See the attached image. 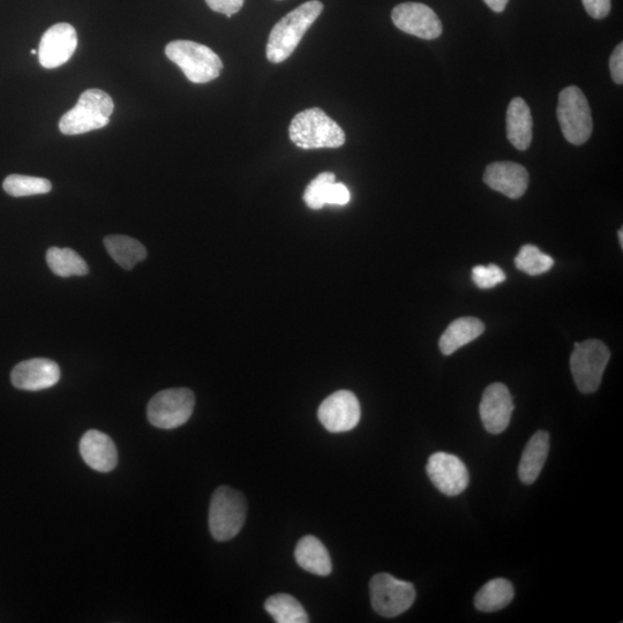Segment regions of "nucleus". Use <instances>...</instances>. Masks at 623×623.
Listing matches in <instances>:
<instances>
[{
  "label": "nucleus",
  "mask_w": 623,
  "mask_h": 623,
  "mask_svg": "<svg viewBox=\"0 0 623 623\" xmlns=\"http://www.w3.org/2000/svg\"><path fill=\"white\" fill-rule=\"evenodd\" d=\"M324 11V4L311 0L297 7L283 17L269 35L266 54L270 63L279 64L287 60L303 40L307 30Z\"/></svg>",
  "instance_id": "obj_1"
},
{
  "label": "nucleus",
  "mask_w": 623,
  "mask_h": 623,
  "mask_svg": "<svg viewBox=\"0 0 623 623\" xmlns=\"http://www.w3.org/2000/svg\"><path fill=\"white\" fill-rule=\"evenodd\" d=\"M290 139L303 149L340 148L345 142L342 127L320 108L307 109L292 119Z\"/></svg>",
  "instance_id": "obj_2"
},
{
  "label": "nucleus",
  "mask_w": 623,
  "mask_h": 623,
  "mask_svg": "<svg viewBox=\"0 0 623 623\" xmlns=\"http://www.w3.org/2000/svg\"><path fill=\"white\" fill-rule=\"evenodd\" d=\"M114 109L109 94L101 89H88L81 94L75 107L60 119L59 130L64 135H79L103 129L109 124Z\"/></svg>",
  "instance_id": "obj_3"
},
{
  "label": "nucleus",
  "mask_w": 623,
  "mask_h": 623,
  "mask_svg": "<svg viewBox=\"0 0 623 623\" xmlns=\"http://www.w3.org/2000/svg\"><path fill=\"white\" fill-rule=\"evenodd\" d=\"M165 55L194 84H207L219 78L223 69L221 58L212 49L193 41H172L165 48Z\"/></svg>",
  "instance_id": "obj_4"
},
{
  "label": "nucleus",
  "mask_w": 623,
  "mask_h": 623,
  "mask_svg": "<svg viewBox=\"0 0 623 623\" xmlns=\"http://www.w3.org/2000/svg\"><path fill=\"white\" fill-rule=\"evenodd\" d=\"M247 504L242 493L228 486L217 489L210 500L209 530L217 542H228L242 531Z\"/></svg>",
  "instance_id": "obj_5"
},
{
  "label": "nucleus",
  "mask_w": 623,
  "mask_h": 623,
  "mask_svg": "<svg viewBox=\"0 0 623 623\" xmlns=\"http://www.w3.org/2000/svg\"><path fill=\"white\" fill-rule=\"evenodd\" d=\"M557 114L561 132L570 144L582 146L590 139L594 122L587 97L579 87L561 90Z\"/></svg>",
  "instance_id": "obj_6"
},
{
  "label": "nucleus",
  "mask_w": 623,
  "mask_h": 623,
  "mask_svg": "<svg viewBox=\"0 0 623 623\" xmlns=\"http://www.w3.org/2000/svg\"><path fill=\"white\" fill-rule=\"evenodd\" d=\"M610 358V349L602 341L588 340L575 343V350L570 357V371L581 393L597 392Z\"/></svg>",
  "instance_id": "obj_7"
},
{
  "label": "nucleus",
  "mask_w": 623,
  "mask_h": 623,
  "mask_svg": "<svg viewBox=\"0 0 623 623\" xmlns=\"http://www.w3.org/2000/svg\"><path fill=\"white\" fill-rule=\"evenodd\" d=\"M195 397L187 388L163 390L150 400L147 408L149 423L162 430H174L189 422Z\"/></svg>",
  "instance_id": "obj_8"
},
{
  "label": "nucleus",
  "mask_w": 623,
  "mask_h": 623,
  "mask_svg": "<svg viewBox=\"0 0 623 623\" xmlns=\"http://www.w3.org/2000/svg\"><path fill=\"white\" fill-rule=\"evenodd\" d=\"M370 595L375 612L381 617L395 618L414 605L416 590L410 582L381 573L373 576L370 582Z\"/></svg>",
  "instance_id": "obj_9"
},
{
  "label": "nucleus",
  "mask_w": 623,
  "mask_h": 623,
  "mask_svg": "<svg viewBox=\"0 0 623 623\" xmlns=\"http://www.w3.org/2000/svg\"><path fill=\"white\" fill-rule=\"evenodd\" d=\"M362 410L357 396L349 390H339L321 403L318 410L320 423L330 433L354 430L360 422Z\"/></svg>",
  "instance_id": "obj_10"
},
{
  "label": "nucleus",
  "mask_w": 623,
  "mask_h": 623,
  "mask_svg": "<svg viewBox=\"0 0 623 623\" xmlns=\"http://www.w3.org/2000/svg\"><path fill=\"white\" fill-rule=\"evenodd\" d=\"M426 472L432 484L448 497L463 493L470 482L469 471L462 460L448 453L433 454L427 462Z\"/></svg>",
  "instance_id": "obj_11"
},
{
  "label": "nucleus",
  "mask_w": 623,
  "mask_h": 623,
  "mask_svg": "<svg viewBox=\"0 0 623 623\" xmlns=\"http://www.w3.org/2000/svg\"><path fill=\"white\" fill-rule=\"evenodd\" d=\"M392 19L402 32L423 40H435L442 34V24L437 13L424 4L397 5L392 12Z\"/></svg>",
  "instance_id": "obj_12"
},
{
  "label": "nucleus",
  "mask_w": 623,
  "mask_h": 623,
  "mask_svg": "<svg viewBox=\"0 0 623 623\" xmlns=\"http://www.w3.org/2000/svg\"><path fill=\"white\" fill-rule=\"evenodd\" d=\"M77 47L78 35L74 27L60 22L42 36L39 48L40 64L45 69H57L69 62Z\"/></svg>",
  "instance_id": "obj_13"
},
{
  "label": "nucleus",
  "mask_w": 623,
  "mask_h": 623,
  "mask_svg": "<svg viewBox=\"0 0 623 623\" xmlns=\"http://www.w3.org/2000/svg\"><path fill=\"white\" fill-rule=\"evenodd\" d=\"M513 411V397L504 384H493L485 389L479 405V414L487 432L491 434L505 432Z\"/></svg>",
  "instance_id": "obj_14"
},
{
  "label": "nucleus",
  "mask_w": 623,
  "mask_h": 623,
  "mask_svg": "<svg viewBox=\"0 0 623 623\" xmlns=\"http://www.w3.org/2000/svg\"><path fill=\"white\" fill-rule=\"evenodd\" d=\"M60 369L54 360L35 358L25 360L14 367L11 373L12 385L28 392H39L58 384Z\"/></svg>",
  "instance_id": "obj_15"
},
{
  "label": "nucleus",
  "mask_w": 623,
  "mask_h": 623,
  "mask_svg": "<svg viewBox=\"0 0 623 623\" xmlns=\"http://www.w3.org/2000/svg\"><path fill=\"white\" fill-rule=\"evenodd\" d=\"M484 182L510 199H520L528 190L529 174L521 164L495 162L486 168Z\"/></svg>",
  "instance_id": "obj_16"
},
{
  "label": "nucleus",
  "mask_w": 623,
  "mask_h": 623,
  "mask_svg": "<svg viewBox=\"0 0 623 623\" xmlns=\"http://www.w3.org/2000/svg\"><path fill=\"white\" fill-rule=\"evenodd\" d=\"M79 448L82 459L93 470L110 472L117 467V448L109 435L90 430L81 438Z\"/></svg>",
  "instance_id": "obj_17"
},
{
  "label": "nucleus",
  "mask_w": 623,
  "mask_h": 623,
  "mask_svg": "<svg viewBox=\"0 0 623 623\" xmlns=\"http://www.w3.org/2000/svg\"><path fill=\"white\" fill-rule=\"evenodd\" d=\"M531 110L521 97H515L507 110V138L516 149L527 150L534 137Z\"/></svg>",
  "instance_id": "obj_18"
},
{
  "label": "nucleus",
  "mask_w": 623,
  "mask_h": 623,
  "mask_svg": "<svg viewBox=\"0 0 623 623\" xmlns=\"http://www.w3.org/2000/svg\"><path fill=\"white\" fill-rule=\"evenodd\" d=\"M549 452V433L539 431L532 435V438L523 450L519 467V476L523 484L531 485L536 482L544 468Z\"/></svg>",
  "instance_id": "obj_19"
},
{
  "label": "nucleus",
  "mask_w": 623,
  "mask_h": 623,
  "mask_svg": "<svg viewBox=\"0 0 623 623\" xmlns=\"http://www.w3.org/2000/svg\"><path fill=\"white\" fill-rule=\"evenodd\" d=\"M295 559L299 567L311 574L328 576L332 573L330 554L317 537L305 536L300 539L296 546Z\"/></svg>",
  "instance_id": "obj_20"
},
{
  "label": "nucleus",
  "mask_w": 623,
  "mask_h": 623,
  "mask_svg": "<svg viewBox=\"0 0 623 623\" xmlns=\"http://www.w3.org/2000/svg\"><path fill=\"white\" fill-rule=\"evenodd\" d=\"M485 325L477 318L465 317L456 319L442 334L439 348L445 356L453 355L454 352L471 342H474L484 333Z\"/></svg>",
  "instance_id": "obj_21"
},
{
  "label": "nucleus",
  "mask_w": 623,
  "mask_h": 623,
  "mask_svg": "<svg viewBox=\"0 0 623 623\" xmlns=\"http://www.w3.org/2000/svg\"><path fill=\"white\" fill-rule=\"evenodd\" d=\"M514 596L515 590L512 583L505 579H495L487 582L477 592L475 606L480 612H498L512 603Z\"/></svg>",
  "instance_id": "obj_22"
},
{
  "label": "nucleus",
  "mask_w": 623,
  "mask_h": 623,
  "mask_svg": "<svg viewBox=\"0 0 623 623\" xmlns=\"http://www.w3.org/2000/svg\"><path fill=\"white\" fill-rule=\"evenodd\" d=\"M104 245L120 267L131 270L139 262L147 258L146 247L137 239L127 236H109L104 239Z\"/></svg>",
  "instance_id": "obj_23"
},
{
  "label": "nucleus",
  "mask_w": 623,
  "mask_h": 623,
  "mask_svg": "<svg viewBox=\"0 0 623 623\" xmlns=\"http://www.w3.org/2000/svg\"><path fill=\"white\" fill-rule=\"evenodd\" d=\"M47 264L51 272L60 277L85 276L89 272L87 262L71 249L50 247Z\"/></svg>",
  "instance_id": "obj_24"
},
{
  "label": "nucleus",
  "mask_w": 623,
  "mask_h": 623,
  "mask_svg": "<svg viewBox=\"0 0 623 623\" xmlns=\"http://www.w3.org/2000/svg\"><path fill=\"white\" fill-rule=\"evenodd\" d=\"M266 611L277 623H307L310 621L302 604L287 594L269 597L265 603Z\"/></svg>",
  "instance_id": "obj_25"
},
{
  "label": "nucleus",
  "mask_w": 623,
  "mask_h": 623,
  "mask_svg": "<svg viewBox=\"0 0 623 623\" xmlns=\"http://www.w3.org/2000/svg\"><path fill=\"white\" fill-rule=\"evenodd\" d=\"M335 183V175L332 172H324L314 178L304 193L307 207L318 210L326 205H333Z\"/></svg>",
  "instance_id": "obj_26"
},
{
  "label": "nucleus",
  "mask_w": 623,
  "mask_h": 623,
  "mask_svg": "<svg viewBox=\"0 0 623 623\" xmlns=\"http://www.w3.org/2000/svg\"><path fill=\"white\" fill-rule=\"evenodd\" d=\"M4 190L14 198L47 194L52 190L50 180L39 177L11 175L4 180Z\"/></svg>",
  "instance_id": "obj_27"
},
{
  "label": "nucleus",
  "mask_w": 623,
  "mask_h": 623,
  "mask_svg": "<svg viewBox=\"0 0 623 623\" xmlns=\"http://www.w3.org/2000/svg\"><path fill=\"white\" fill-rule=\"evenodd\" d=\"M516 268L530 276H538L549 272L554 260L540 251L535 245H524L515 258Z\"/></svg>",
  "instance_id": "obj_28"
},
{
  "label": "nucleus",
  "mask_w": 623,
  "mask_h": 623,
  "mask_svg": "<svg viewBox=\"0 0 623 623\" xmlns=\"http://www.w3.org/2000/svg\"><path fill=\"white\" fill-rule=\"evenodd\" d=\"M472 280L480 289H492L506 281V274L497 265H479L472 269Z\"/></svg>",
  "instance_id": "obj_29"
},
{
  "label": "nucleus",
  "mask_w": 623,
  "mask_h": 623,
  "mask_svg": "<svg viewBox=\"0 0 623 623\" xmlns=\"http://www.w3.org/2000/svg\"><path fill=\"white\" fill-rule=\"evenodd\" d=\"M244 2L245 0H206L210 9L225 14L228 18L242 10Z\"/></svg>",
  "instance_id": "obj_30"
},
{
  "label": "nucleus",
  "mask_w": 623,
  "mask_h": 623,
  "mask_svg": "<svg viewBox=\"0 0 623 623\" xmlns=\"http://www.w3.org/2000/svg\"><path fill=\"white\" fill-rule=\"evenodd\" d=\"M582 2L591 18L604 19L611 12V0H582Z\"/></svg>",
  "instance_id": "obj_31"
},
{
  "label": "nucleus",
  "mask_w": 623,
  "mask_h": 623,
  "mask_svg": "<svg viewBox=\"0 0 623 623\" xmlns=\"http://www.w3.org/2000/svg\"><path fill=\"white\" fill-rule=\"evenodd\" d=\"M610 70L615 84H623V44L620 43L610 58Z\"/></svg>",
  "instance_id": "obj_32"
},
{
  "label": "nucleus",
  "mask_w": 623,
  "mask_h": 623,
  "mask_svg": "<svg viewBox=\"0 0 623 623\" xmlns=\"http://www.w3.org/2000/svg\"><path fill=\"white\" fill-rule=\"evenodd\" d=\"M487 6L494 12H504L509 0H484Z\"/></svg>",
  "instance_id": "obj_33"
},
{
  "label": "nucleus",
  "mask_w": 623,
  "mask_h": 623,
  "mask_svg": "<svg viewBox=\"0 0 623 623\" xmlns=\"http://www.w3.org/2000/svg\"><path fill=\"white\" fill-rule=\"evenodd\" d=\"M620 245L623 246V230H619Z\"/></svg>",
  "instance_id": "obj_34"
}]
</instances>
